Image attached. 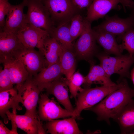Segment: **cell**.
Listing matches in <instances>:
<instances>
[{
    "label": "cell",
    "instance_id": "cell-30",
    "mask_svg": "<svg viewBox=\"0 0 134 134\" xmlns=\"http://www.w3.org/2000/svg\"><path fill=\"white\" fill-rule=\"evenodd\" d=\"M3 69L0 67V92L13 88L14 84L11 80L8 68L4 66Z\"/></svg>",
    "mask_w": 134,
    "mask_h": 134
},
{
    "label": "cell",
    "instance_id": "cell-11",
    "mask_svg": "<svg viewBox=\"0 0 134 134\" xmlns=\"http://www.w3.org/2000/svg\"><path fill=\"white\" fill-rule=\"evenodd\" d=\"M18 58L28 72L30 76H35L47 67L44 56L34 49L25 48Z\"/></svg>",
    "mask_w": 134,
    "mask_h": 134
},
{
    "label": "cell",
    "instance_id": "cell-20",
    "mask_svg": "<svg viewBox=\"0 0 134 134\" xmlns=\"http://www.w3.org/2000/svg\"><path fill=\"white\" fill-rule=\"evenodd\" d=\"M63 74L59 60L55 63L45 68L33 77V79L41 92Z\"/></svg>",
    "mask_w": 134,
    "mask_h": 134
},
{
    "label": "cell",
    "instance_id": "cell-6",
    "mask_svg": "<svg viewBox=\"0 0 134 134\" xmlns=\"http://www.w3.org/2000/svg\"><path fill=\"white\" fill-rule=\"evenodd\" d=\"M54 25L70 22L80 10L72 0H43Z\"/></svg>",
    "mask_w": 134,
    "mask_h": 134
},
{
    "label": "cell",
    "instance_id": "cell-16",
    "mask_svg": "<svg viewBox=\"0 0 134 134\" xmlns=\"http://www.w3.org/2000/svg\"><path fill=\"white\" fill-rule=\"evenodd\" d=\"M66 78L62 76L52 82L45 89L46 94L52 95L69 112L73 113L74 109L69 96Z\"/></svg>",
    "mask_w": 134,
    "mask_h": 134
},
{
    "label": "cell",
    "instance_id": "cell-1",
    "mask_svg": "<svg viewBox=\"0 0 134 134\" xmlns=\"http://www.w3.org/2000/svg\"><path fill=\"white\" fill-rule=\"evenodd\" d=\"M134 97V90L129 87L124 79L121 87L108 95L99 103L85 110L95 113L98 120L105 121L110 125V118L115 119Z\"/></svg>",
    "mask_w": 134,
    "mask_h": 134
},
{
    "label": "cell",
    "instance_id": "cell-21",
    "mask_svg": "<svg viewBox=\"0 0 134 134\" xmlns=\"http://www.w3.org/2000/svg\"><path fill=\"white\" fill-rule=\"evenodd\" d=\"M89 72L84 77L83 84L84 88H90L93 84H100L102 86H112L117 84L113 82L110 77L106 73L100 65H96L91 63Z\"/></svg>",
    "mask_w": 134,
    "mask_h": 134
},
{
    "label": "cell",
    "instance_id": "cell-2",
    "mask_svg": "<svg viewBox=\"0 0 134 134\" xmlns=\"http://www.w3.org/2000/svg\"><path fill=\"white\" fill-rule=\"evenodd\" d=\"M124 80L123 79L118 81L116 85L112 86L81 88L77 94L76 106L73 112L76 118L79 117L83 110L94 106L110 93L121 87Z\"/></svg>",
    "mask_w": 134,
    "mask_h": 134
},
{
    "label": "cell",
    "instance_id": "cell-19",
    "mask_svg": "<svg viewBox=\"0 0 134 134\" xmlns=\"http://www.w3.org/2000/svg\"><path fill=\"white\" fill-rule=\"evenodd\" d=\"M96 41L103 48L105 52L116 56L122 55L123 51L116 38V35L104 31L96 26L92 28Z\"/></svg>",
    "mask_w": 134,
    "mask_h": 134
},
{
    "label": "cell",
    "instance_id": "cell-4",
    "mask_svg": "<svg viewBox=\"0 0 134 134\" xmlns=\"http://www.w3.org/2000/svg\"><path fill=\"white\" fill-rule=\"evenodd\" d=\"M15 88L18 92L20 102L26 109L25 114L41 121L36 108L41 92L34 82L33 77L29 76L23 84L16 86Z\"/></svg>",
    "mask_w": 134,
    "mask_h": 134
},
{
    "label": "cell",
    "instance_id": "cell-36",
    "mask_svg": "<svg viewBox=\"0 0 134 134\" xmlns=\"http://www.w3.org/2000/svg\"><path fill=\"white\" fill-rule=\"evenodd\" d=\"M130 75V78L133 82L134 86V66L131 70Z\"/></svg>",
    "mask_w": 134,
    "mask_h": 134
},
{
    "label": "cell",
    "instance_id": "cell-29",
    "mask_svg": "<svg viewBox=\"0 0 134 134\" xmlns=\"http://www.w3.org/2000/svg\"><path fill=\"white\" fill-rule=\"evenodd\" d=\"M122 40L121 44H120L123 51L124 50H127L131 56L134 55V29L126 32L120 38Z\"/></svg>",
    "mask_w": 134,
    "mask_h": 134
},
{
    "label": "cell",
    "instance_id": "cell-15",
    "mask_svg": "<svg viewBox=\"0 0 134 134\" xmlns=\"http://www.w3.org/2000/svg\"><path fill=\"white\" fill-rule=\"evenodd\" d=\"M120 0H93L90 6L87 8L86 18L91 23L100 18L103 19L110 10L114 9L119 10L118 4Z\"/></svg>",
    "mask_w": 134,
    "mask_h": 134
},
{
    "label": "cell",
    "instance_id": "cell-13",
    "mask_svg": "<svg viewBox=\"0 0 134 134\" xmlns=\"http://www.w3.org/2000/svg\"><path fill=\"white\" fill-rule=\"evenodd\" d=\"M27 0H23L20 3L11 4L9 13L6 16L4 26L0 30L16 33L27 23L24 7L27 6Z\"/></svg>",
    "mask_w": 134,
    "mask_h": 134
},
{
    "label": "cell",
    "instance_id": "cell-25",
    "mask_svg": "<svg viewBox=\"0 0 134 134\" xmlns=\"http://www.w3.org/2000/svg\"><path fill=\"white\" fill-rule=\"evenodd\" d=\"M3 65L8 68L12 82L16 85V87L23 84L29 76L28 72L19 58Z\"/></svg>",
    "mask_w": 134,
    "mask_h": 134
},
{
    "label": "cell",
    "instance_id": "cell-34",
    "mask_svg": "<svg viewBox=\"0 0 134 134\" xmlns=\"http://www.w3.org/2000/svg\"><path fill=\"white\" fill-rule=\"evenodd\" d=\"M124 11L126 12V7L131 8L134 4V2L132 0H120Z\"/></svg>",
    "mask_w": 134,
    "mask_h": 134
},
{
    "label": "cell",
    "instance_id": "cell-9",
    "mask_svg": "<svg viewBox=\"0 0 134 134\" xmlns=\"http://www.w3.org/2000/svg\"><path fill=\"white\" fill-rule=\"evenodd\" d=\"M24 47L26 48H37L40 51L45 39L49 35L47 30L27 23L16 33Z\"/></svg>",
    "mask_w": 134,
    "mask_h": 134
},
{
    "label": "cell",
    "instance_id": "cell-14",
    "mask_svg": "<svg viewBox=\"0 0 134 134\" xmlns=\"http://www.w3.org/2000/svg\"><path fill=\"white\" fill-rule=\"evenodd\" d=\"M16 111L11 112L8 110L6 115L9 120L14 121L18 128L28 134H46L42 122L31 116L25 114H16Z\"/></svg>",
    "mask_w": 134,
    "mask_h": 134
},
{
    "label": "cell",
    "instance_id": "cell-7",
    "mask_svg": "<svg viewBox=\"0 0 134 134\" xmlns=\"http://www.w3.org/2000/svg\"><path fill=\"white\" fill-rule=\"evenodd\" d=\"M25 48L16 33L0 30V63L4 65L18 58Z\"/></svg>",
    "mask_w": 134,
    "mask_h": 134
},
{
    "label": "cell",
    "instance_id": "cell-28",
    "mask_svg": "<svg viewBox=\"0 0 134 134\" xmlns=\"http://www.w3.org/2000/svg\"><path fill=\"white\" fill-rule=\"evenodd\" d=\"M84 18L78 13L71 19L69 27L70 32L73 41L79 36L83 32L84 26Z\"/></svg>",
    "mask_w": 134,
    "mask_h": 134
},
{
    "label": "cell",
    "instance_id": "cell-31",
    "mask_svg": "<svg viewBox=\"0 0 134 134\" xmlns=\"http://www.w3.org/2000/svg\"><path fill=\"white\" fill-rule=\"evenodd\" d=\"M9 0H0V30L4 27L5 23V17L9 13L11 4Z\"/></svg>",
    "mask_w": 134,
    "mask_h": 134
},
{
    "label": "cell",
    "instance_id": "cell-33",
    "mask_svg": "<svg viewBox=\"0 0 134 134\" xmlns=\"http://www.w3.org/2000/svg\"><path fill=\"white\" fill-rule=\"evenodd\" d=\"M0 134H14V133L8 129L4 125L2 121H0Z\"/></svg>",
    "mask_w": 134,
    "mask_h": 134
},
{
    "label": "cell",
    "instance_id": "cell-18",
    "mask_svg": "<svg viewBox=\"0 0 134 134\" xmlns=\"http://www.w3.org/2000/svg\"><path fill=\"white\" fill-rule=\"evenodd\" d=\"M19 103L18 92L15 88L0 92V115L5 124L9 121L6 114L10 109L12 108V111L22 109Z\"/></svg>",
    "mask_w": 134,
    "mask_h": 134
},
{
    "label": "cell",
    "instance_id": "cell-17",
    "mask_svg": "<svg viewBox=\"0 0 134 134\" xmlns=\"http://www.w3.org/2000/svg\"><path fill=\"white\" fill-rule=\"evenodd\" d=\"M73 117L63 120L47 121L44 127L46 133L51 134H82Z\"/></svg>",
    "mask_w": 134,
    "mask_h": 134
},
{
    "label": "cell",
    "instance_id": "cell-32",
    "mask_svg": "<svg viewBox=\"0 0 134 134\" xmlns=\"http://www.w3.org/2000/svg\"><path fill=\"white\" fill-rule=\"evenodd\" d=\"M93 0H72L75 6L79 10L88 8L91 5Z\"/></svg>",
    "mask_w": 134,
    "mask_h": 134
},
{
    "label": "cell",
    "instance_id": "cell-24",
    "mask_svg": "<svg viewBox=\"0 0 134 134\" xmlns=\"http://www.w3.org/2000/svg\"><path fill=\"white\" fill-rule=\"evenodd\" d=\"M70 23L54 26L49 33L50 36L56 39L62 48L72 51L74 44L70 32Z\"/></svg>",
    "mask_w": 134,
    "mask_h": 134
},
{
    "label": "cell",
    "instance_id": "cell-8",
    "mask_svg": "<svg viewBox=\"0 0 134 134\" xmlns=\"http://www.w3.org/2000/svg\"><path fill=\"white\" fill-rule=\"evenodd\" d=\"M38 114L40 120L48 121L61 118L73 117L74 114L62 108L54 98L50 99L47 94H40Z\"/></svg>",
    "mask_w": 134,
    "mask_h": 134
},
{
    "label": "cell",
    "instance_id": "cell-23",
    "mask_svg": "<svg viewBox=\"0 0 134 134\" xmlns=\"http://www.w3.org/2000/svg\"><path fill=\"white\" fill-rule=\"evenodd\" d=\"M62 48L58 42L49 35L44 40L40 51L45 59L47 67L59 60Z\"/></svg>",
    "mask_w": 134,
    "mask_h": 134
},
{
    "label": "cell",
    "instance_id": "cell-35",
    "mask_svg": "<svg viewBox=\"0 0 134 134\" xmlns=\"http://www.w3.org/2000/svg\"><path fill=\"white\" fill-rule=\"evenodd\" d=\"M130 9L131 11L129 16L132 18L134 23V4Z\"/></svg>",
    "mask_w": 134,
    "mask_h": 134
},
{
    "label": "cell",
    "instance_id": "cell-26",
    "mask_svg": "<svg viewBox=\"0 0 134 134\" xmlns=\"http://www.w3.org/2000/svg\"><path fill=\"white\" fill-rule=\"evenodd\" d=\"M62 48L59 61L63 74L68 79L74 73L75 59L72 51Z\"/></svg>",
    "mask_w": 134,
    "mask_h": 134
},
{
    "label": "cell",
    "instance_id": "cell-37",
    "mask_svg": "<svg viewBox=\"0 0 134 134\" xmlns=\"http://www.w3.org/2000/svg\"><path fill=\"white\" fill-rule=\"evenodd\" d=\"M131 134H134V131L132 132Z\"/></svg>",
    "mask_w": 134,
    "mask_h": 134
},
{
    "label": "cell",
    "instance_id": "cell-27",
    "mask_svg": "<svg viewBox=\"0 0 134 134\" xmlns=\"http://www.w3.org/2000/svg\"><path fill=\"white\" fill-rule=\"evenodd\" d=\"M84 81V77L79 72H74L68 79H67V83L70 93V97L77 100L78 92L81 88Z\"/></svg>",
    "mask_w": 134,
    "mask_h": 134
},
{
    "label": "cell",
    "instance_id": "cell-12",
    "mask_svg": "<svg viewBox=\"0 0 134 134\" xmlns=\"http://www.w3.org/2000/svg\"><path fill=\"white\" fill-rule=\"evenodd\" d=\"M105 20L99 25L96 26L104 31L118 36L120 38L126 32L134 29V23L130 16L122 18L117 15L110 17L105 16Z\"/></svg>",
    "mask_w": 134,
    "mask_h": 134
},
{
    "label": "cell",
    "instance_id": "cell-22",
    "mask_svg": "<svg viewBox=\"0 0 134 134\" xmlns=\"http://www.w3.org/2000/svg\"><path fill=\"white\" fill-rule=\"evenodd\" d=\"M118 124L122 134L134 131V100L132 99L114 119Z\"/></svg>",
    "mask_w": 134,
    "mask_h": 134
},
{
    "label": "cell",
    "instance_id": "cell-3",
    "mask_svg": "<svg viewBox=\"0 0 134 134\" xmlns=\"http://www.w3.org/2000/svg\"><path fill=\"white\" fill-rule=\"evenodd\" d=\"M97 57L100 61V65L109 76L116 73L120 76L119 80L124 77L130 78L129 70L134 63V55H121L112 57L105 53L98 54Z\"/></svg>",
    "mask_w": 134,
    "mask_h": 134
},
{
    "label": "cell",
    "instance_id": "cell-10",
    "mask_svg": "<svg viewBox=\"0 0 134 134\" xmlns=\"http://www.w3.org/2000/svg\"><path fill=\"white\" fill-rule=\"evenodd\" d=\"M84 18V26L83 32L74 45V49L79 58L88 60L94 54L97 48L95 36L91 23Z\"/></svg>",
    "mask_w": 134,
    "mask_h": 134
},
{
    "label": "cell",
    "instance_id": "cell-5",
    "mask_svg": "<svg viewBox=\"0 0 134 134\" xmlns=\"http://www.w3.org/2000/svg\"><path fill=\"white\" fill-rule=\"evenodd\" d=\"M27 23L49 32L54 27L43 0H27Z\"/></svg>",
    "mask_w": 134,
    "mask_h": 134
}]
</instances>
